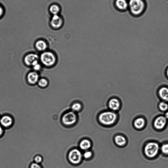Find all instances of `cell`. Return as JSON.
<instances>
[{"label": "cell", "mask_w": 168, "mask_h": 168, "mask_svg": "<svg viewBox=\"0 0 168 168\" xmlns=\"http://www.w3.org/2000/svg\"><path fill=\"white\" fill-rule=\"evenodd\" d=\"M147 7L145 0H128V10L134 17L142 16L146 11Z\"/></svg>", "instance_id": "cell-1"}, {"label": "cell", "mask_w": 168, "mask_h": 168, "mask_svg": "<svg viewBox=\"0 0 168 168\" xmlns=\"http://www.w3.org/2000/svg\"><path fill=\"white\" fill-rule=\"evenodd\" d=\"M117 114L112 111H106L101 113L98 117L99 121L104 125L109 126L113 124L117 120Z\"/></svg>", "instance_id": "cell-2"}, {"label": "cell", "mask_w": 168, "mask_h": 168, "mask_svg": "<svg viewBox=\"0 0 168 168\" xmlns=\"http://www.w3.org/2000/svg\"><path fill=\"white\" fill-rule=\"evenodd\" d=\"M42 64L47 67H51L55 64L57 62L56 55L52 52L45 51L43 52L40 57Z\"/></svg>", "instance_id": "cell-3"}, {"label": "cell", "mask_w": 168, "mask_h": 168, "mask_svg": "<svg viewBox=\"0 0 168 168\" xmlns=\"http://www.w3.org/2000/svg\"><path fill=\"white\" fill-rule=\"evenodd\" d=\"M160 147L155 142H150L147 143L144 148L145 155L149 158L155 157L158 154Z\"/></svg>", "instance_id": "cell-4"}, {"label": "cell", "mask_w": 168, "mask_h": 168, "mask_svg": "<svg viewBox=\"0 0 168 168\" xmlns=\"http://www.w3.org/2000/svg\"><path fill=\"white\" fill-rule=\"evenodd\" d=\"M64 24V19L60 14L52 16L49 21L50 27L54 30L60 29L63 26Z\"/></svg>", "instance_id": "cell-5"}, {"label": "cell", "mask_w": 168, "mask_h": 168, "mask_svg": "<svg viewBox=\"0 0 168 168\" xmlns=\"http://www.w3.org/2000/svg\"><path fill=\"white\" fill-rule=\"evenodd\" d=\"M82 155L81 151L77 149L71 151L68 155L69 160L73 164L78 165L81 162Z\"/></svg>", "instance_id": "cell-6"}, {"label": "cell", "mask_w": 168, "mask_h": 168, "mask_svg": "<svg viewBox=\"0 0 168 168\" xmlns=\"http://www.w3.org/2000/svg\"><path fill=\"white\" fill-rule=\"evenodd\" d=\"M77 120V115L73 112H70L66 113L64 115L62 118L63 124L67 126H71L74 124Z\"/></svg>", "instance_id": "cell-7"}, {"label": "cell", "mask_w": 168, "mask_h": 168, "mask_svg": "<svg viewBox=\"0 0 168 168\" xmlns=\"http://www.w3.org/2000/svg\"><path fill=\"white\" fill-rule=\"evenodd\" d=\"M115 8L120 12H125L128 10V0H115L114 3Z\"/></svg>", "instance_id": "cell-8"}, {"label": "cell", "mask_w": 168, "mask_h": 168, "mask_svg": "<svg viewBox=\"0 0 168 168\" xmlns=\"http://www.w3.org/2000/svg\"><path fill=\"white\" fill-rule=\"evenodd\" d=\"M39 59V57L37 55L34 53H31L25 57V62L27 65L33 66L39 63L38 61Z\"/></svg>", "instance_id": "cell-9"}, {"label": "cell", "mask_w": 168, "mask_h": 168, "mask_svg": "<svg viewBox=\"0 0 168 168\" xmlns=\"http://www.w3.org/2000/svg\"><path fill=\"white\" fill-rule=\"evenodd\" d=\"M166 124L167 119L165 117L163 116H160L155 120L154 126L156 129L161 130L165 127Z\"/></svg>", "instance_id": "cell-10"}, {"label": "cell", "mask_w": 168, "mask_h": 168, "mask_svg": "<svg viewBox=\"0 0 168 168\" xmlns=\"http://www.w3.org/2000/svg\"><path fill=\"white\" fill-rule=\"evenodd\" d=\"M108 105L109 108L111 110L116 111L120 109V104L118 99L113 98L109 101Z\"/></svg>", "instance_id": "cell-11"}, {"label": "cell", "mask_w": 168, "mask_h": 168, "mask_svg": "<svg viewBox=\"0 0 168 168\" xmlns=\"http://www.w3.org/2000/svg\"><path fill=\"white\" fill-rule=\"evenodd\" d=\"M27 79L30 83L34 85L39 81V75L35 71L31 72L27 76Z\"/></svg>", "instance_id": "cell-12"}, {"label": "cell", "mask_w": 168, "mask_h": 168, "mask_svg": "<svg viewBox=\"0 0 168 168\" xmlns=\"http://www.w3.org/2000/svg\"><path fill=\"white\" fill-rule=\"evenodd\" d=\"M49 12L52 16L60 14L61 7L58 4L54 3L51 5L48 9Z\"/></svg>", "instance_id": "cell-13"}, {"label": "cell", "mask_w": 168, "mask_h": 168, "mask_svg": "<svg viewBox=\"0 0 168 168\" xmlns=\"http://www.w3.org/2000/svg\"><path fill=\"white\" fill-rule=\"evenodd\" d=\"M35 47L39 51L44 52L48 48V45L46 42L42 40L37 41L35 44Z\"/></svg>", "instance_id": "cell-14"}, {"label": "cell", "mask_w": 168, "mask_h": 168, "mask_svg": "<svg viewBox=\"0 0 168 168\" xmlns=\"http://www.w3.org/2000/svg\"><path fill=\"white\" fill-rule=\"evenodd\" d=\"M158 95L163 100L168 102V88L163 87L160 88L158 91Z\"/></svg>", "instance_id": "cell-15"}, {"label": "cell", "mask_w": 168, "mask_h": 168, "mask_svg": "<svg viewBox=\"0 0 168 168\" xmlns=\"http://www.w3.org/2000/svg\"><path fill=\"white\" fill-rule=\"evenodd\" d=\"M12 118L8 116L3 117L1 119V123L2 125L5 127H8L12 123Z\"/></svg>", "instance_id": "cell-16"}, {"label": "cell", "mask_w": 168, "mask_h": 168, "mask_svg": "<svg viewBox=\"0 0 168 168\" xmlns=\"http://www.w3.org/2000/svg\"><path fill=\"white\" fill-rule=\"evenodd\" d=\"M115 142L118 146H125L126 143V140L125 137L121 135L116 136L114 139Z\"/></svg>", "instance_id": "cell-17"}, {"label": "cell", "mask_w": 168, "mask_h": 168, "mask_svg": "<svg viewBox=\"0 0 168 168\" xmlns=\"http://www.w3.org/2000/svg\"><path fill=\"white\" fill-rule=\"evenodd\" d=\"M146 122L142 118H139L136 119L134 123V126L137 129H142L144 126Z\"/></svg>", "instance_id": "cell-18"}, {"label": "cell", "mask_w": 168, "mask_h": 168, "mask_svg": "<svg viewBox=\"0 0 168 168\" xmlns=\"http://www.w3.org/2000/svg\"><path fill=\"white\" fill-rule=\"evenodd\" d=\"M91 147V143L88 140L85 139L82 141L80 143V148L84 150H87Z\"/></svg>", "instance_id": "cell-19"}, {"label": "cell", "mask_w": 168, "mask_h": 168, "mask_svg": "<svg viewBox=\"0 0 168 168\" xmlns=\"http://www.w3.org/2000/svg\"><path fill=\"white\" fill-rule=\"evenodd\" d=\"M38 85L42 88H44L47 87L48 85V80L45 78H41L39 79L38 82Z\"/></svg>", "instance_id": "cell-20"}, {"label": "cell", "mask_w": 168, "mask_h": 168, "mask_svg": "<svg viewBox=\"0 0 168 168\" xmlns=\"http://www.w3.org/2000/svg\"><path fill=\"white\" fill-rule=\"evenodd\" d=\"M159 108L162 111H165L168 109V104L164 102L160 103L159 104Z\"/></svg>", "instance_id": "cell-21"}, {"label": "cell", "mask_w": 168, "mask_h": 168, "mask_svg": "<svg viewBox=\"0 0 168 168\" xmlns=\"http://www.w3.org/2000/svg\"><path fill=\"white\" fill-rule=\"evenodd\" d=\"M81 108V105L79 103H75L73 104L72 106V109L74 111H79L80 110Z\"/></svg>", "instance_id": "cell-22"}, {"label": "cell", "mask_w": 168, "mask_h": 168, "mask_svg": "<svg viewBox=\"0 0 168 168\" xmlns=\"http://www.w3.org/2000/svg\"><path fill=\"white\" fill-rule=\"evenodd\" d=\"M161 150L163 154L168 155V143L164 144L161 147Z\"/></svg>", "instance_id": "cell-23"}, {"label": "cell", "mask_w": 168, "mask_h": 168, "mask_svg": "<svg viewBox=\"0 0 168 168\" xmlns=\"http://www.w3.org/2000/svg\"><path fill=\"white\" fill-rule=\"evenodd\" d=\"M92 155V152L90 151H87L84 153L83 156L84 158L87 159L90 158Z\"/></svg>", "instance_id": "cell-24"}, {"label": "cell", "mask_w": 168, "mask_h": 168, "mask_svg": "<svg viewBox=\"0 0 168 168\" xmlns=\"http://www.w3.org/2000/svg\"><path fill=\"white\" fill-rule=\"evenodd\" d=\"M34 160L36 163L39 164L42 162V159L41 156H37L35 157Z\"/></svg>", "instance_id": "cell-25"}, {"label": "cell", "mask_w": 168, "mask_h": 168, "mask_svg": "<svg viewBox=\"0 0 168 168\" xmlns=\"http://www.w3.org/2000/svg\"><path fill=\"white\" fill-rule=\"evenodd\" d=\"M30 168H42V166L39 165L36 163L32 164L31 165Z\"/></svg>", "instance_id": "cell-26"}, {"label": "cell", "mask_w": 168, "mask_h": 168, "mask_svg": "<svg viewBox=\"0 0 168 168\" xmlns=\"http://www.w3.org/2000/svg\"><path fill=\"white\" fill-rule=\"evenodd\" d=\"M34 69L36 71H38L40 70L41 68V65L38 63L33 66Z\"/></svg>", "instance_id": "cell-27"}, {"label": "cell", "mask_w": 168, "mask_h": 168, "mask_svg": "<svg viewBox=\"0 0 168 168\" xmlns=\"http://www.w3.org/2000/svg\"><path fill=\"white\" fill-rule=\"evenodd\" d=\"M4 11L3 7L0 6V17L3 16V14Z\"/></svg>", "instance_id": "cell-28"}, {"label": "cell", "mask_w": 168, "mask_h": 168, "mask_svg": "<svg viewBox=\"0 0 168 168\" xmlns=\"http://www.w3.org/2000/svg\"><path fill=\"white\" fill-rule=\"evenodd\" d=\"M3 130L1 126H0V136H1L3 133Z\"/></svg>", "instance_id": "cell-29"}, {"label": "cell", "mask_w": 168, "mask_h": 168, "mask_svg": "<svg viewBox=\"0 0 168 168\" xmlns=\"http://www.w3.org/2000/svg\"><path fill=\"white\" fill-rule=\"evenodd\" d=\"M165 117L166 119L168 120V111L166 112L165 114Z\"/></svg>", "instance_id": "cell-30"}, {"label": "cell", "mask_w": 168, "mask_h": 168, "mask_svg": "<svg viewBox=\"0 0 168 168\" xmlns=\"http://www.w3.org/2000/svg\"><path fill=\"white\" fill-rule=\"evenodd\" d=\"M165 4L166 6V7H167V8L168 9V0H166V1L165 2Z\"/></svg>", "instance_id": "cell-31"}, {"label": "cell", "mask_w": 168, "mask_h": 168, "mask_svg": "<svg viewBox=\"0 0 168 168\" xmlns=\"http://www.w3.org/2000/svg\"><path fill=\"white\" fill-rule=\"evenodd\" d=\"M166 75L167 76V77H168V68H167L166 70Z\"/></svg>", "instance_id": "cell-32"}]
</instances>
